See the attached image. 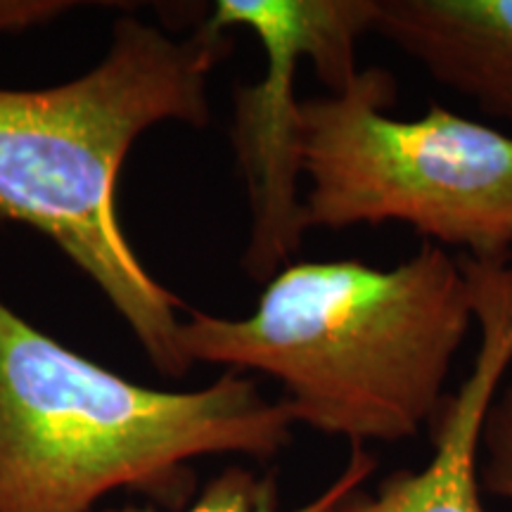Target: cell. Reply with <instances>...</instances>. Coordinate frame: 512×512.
I'll list each match as a JSON object with an SVG mask.
<instances>
[{"label":"cell","instance_id":"11","mask_svg":"<svg viewBox=\"0 0 512 512\" xmlns=\"http://www.w3.org/2000/svg\"><path fill=\"white\" fill-rule=\"evenodd\" d=\"M0 221H3V216H0Z\"/></svg>","mask_w":512,"mask_h":512},{"label":"cell","instance_id":"2","mask_svg":"<svg viewBox=\"0 0 512 512\" xmlns=\"http://www.w3.org/2000/svg\"><path fill=\"white\" fill-rule=\"evenodd\" d=\"M472 320L460 259L422 242L387 271L358 259L287 264L249 316L192 311L178 342L192 366L273 377L294 425L392 444L430 425Z\"/></svg>","mask_w":512,"mask_h":512},{"label":"cell","instance_id":"10","mask_svg":"<svg viewBox=\"0 0 512 512\" xmlns=\"http://www.w3.org/2000/svg\"><path fill=\"white\" fill-rule=\"evenodd\" d=\"M79 8L72 0H0V34H19Z\"/></svg>","mask_w":512,"mask_h":512},{"label":"cell","instance_id":"5","mask_svg":"<svg viewBox=\"0 0 512 512\" xmlns=\"http://www.w3.org/2000/svg\"><path fill=\"white\" fill-rule=\"evenodd\" d=\"M373 15L375 0H219L204 22L214 31L249 29L266 55L264 76L235 88L233 145L252 211L242 266L252 280L268 283L309 230L299 197V64L309 60L330 93L347 88Z\"/></svg>","mask_w":512,"mask_h":512},{"label":"cell","instance_id":"8","mask_svg":"<svg viewBox=\"0 0 512 512\" xmlns=\"http://www.w3.org/2000/svg\"><path fill=\"white\" fill-rule=\"evenodd\" d=\"M377 460L366 446H351L349 463L339 472L323 494L313 501L299 505L294 510L278 508V486L273 475H256L247 467L233 465L209 479L195 501L181 512H332L351 491L363 489V484L373 477ZM100 512H157L155 508L140 505H121V508H105Z\"/></svg>","mask_w":512,"mask_h":512},{"label":"cell","instance_id":"6","mask_svg":"<svg viewBox=\"0 0 512 512\" xmlns=\"http://www.w3.org/2000/svg\"><path fill=\"white\" fill-rule=\"evenodd\" d=\"M479 347L470 375L446 394L427 425L432 458L420 470H396L375 494L356 489L332 512H486L479 484L482 427L512 366V266L463 256Z\"/></svg>","mask_w":512,"mask_h":512},{"label":"cell","instance_id":"3","mask_svg":"<svg viewBox=\"0 0 512 512\" xmlns=\"http://www.w3.org/2000/svg\"><path fill=\"white\" fill-rule=\"evenodd\" d=\"M294 420L226 370L207 387L136 384L64 347L0 299V512H93L114 491L183 508L192 460H271Z\"/></svg>","mask_w":512,"mask_h":512},{"label":"cell","instance_id":"1","mask_svg":"<svg viewBox=\"0 0 512 512\" xmlns=\"http://www.w3.org/2000/svg\"><path fill=\"white\" fill-rule=\"evenodd\" d=\"M230 48L228 31L202 24L174 38L124 15L105 57L79 79L0 88V216L60 247L126 320L152 366L176 380L192 368L178 342L183 304L121 230L117 183L147 128L209 126V76Z\"/></svg>","mask_w":512,"mask_h":512},{"label":"cell","instance_id":"9","mask_svg":"<svg viewBox=\"0 0 512 512\" xmlns=\"http://www.w3.org/2000/svg\"><path fill=\"white\" fill-rule=\"evenodd\" d=\"M484 463L479 484L491 496L512 501V382L501 389L482 427Z\"/></svg>","mask_w":512,"mask_h":512},{"label":"cell","instance_id":"4","mask_svg":"<svg viewBox=\"0 0 512 512\" xmlns=\"http://www.w3.org/2000/svg\"><path fill=\"white\" fill-rule=\"evenodd\" d=\"M394 100V76L380 67L302 100L306 228L394 221L477 261H510L512 138L437 105L420 119H394Z\"/></svg>","mask_w":512,"mask_h":512},{"label":"cell","instance_id":"7","mask_svg":"<svg viewBox=\"0 0 512 512\" xmlns=\"http://www.w3.org/2000/svg\"><path fill=\"white\" fill-rule=\"evenodd\" d=\"M373 31L484 114L512 121V0H375Z\"/></svg>","mask_w":512,"mask_h":512}]
</instances>
